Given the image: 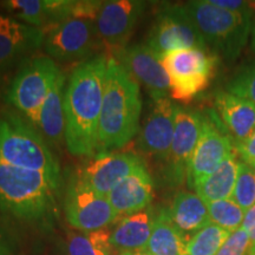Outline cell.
<instances>
[{
	"mask_svg": "<svg viewBox=\"0 0 255 255\" xmlns=\"http://www.w3.org/2000/svg\"><path fill=\"white\" fill-rule=\"evenodd\" d=\"M235 150L232 137L226 135L212 119L203 116L202 131L187 171L188 186L194 189L196 183L212 174Z\"/></svg>",
	"mask_w": 255,
	"mask_h": 255,
	"instance_id": "14",
	"label": "cell"
},
{
	"mask_svg": "<svg viewBox=\"0 0 255 255\" xmlns=\"http://www.w3.org/2000/svg\"><path fill=\"white\" fill-rule=\"evenodd\" d=\"M188 237L171 221L168 209H157L150 239L143 252L149 255H187Z\"/></svg>",
	"mask_w": 255,
	"mask_h": 255,
	"instance_id": "25",
	"label": "cell"
},
{
	"mask_svg": "<svg viewBox=\"0 0 255 255\" xmlns=\"http://www.w3.org/2000/svg\"><path fill=\"white\" fill-rule=\"evenodd\" d=\"M210 221L229 233L241 227L244 221L245 210L232 199L214 201L207 203Z\"/></svg>",
	"mask_w": 255,
	"mask_h": 255,
	"instance_id": "28",
	"label": "cell"
},
{
	"mask_svg": "<svg viewBox=\"0 0 255 255\" xmlns=\"http://www.w3.org/2000/svg\"><path fill=\"white\" fill-rule=\"evenodd\" d=\"M239 163L240 159L235 150L212 174L196 183L194 190L206 203L232 199L238 178Z\"/></svg>",
	"mask_w": 255,
	"mask_h": 255,
	"instance_id": "24",
	"label": "cell"
},
{
	"mask_svg": "<svg viewBox=\"0 0 255 255\" xmlns=\"http://www.w3.org/2000/svg\"><path fill=\"white\" fill-rule=\"evenodd\" d=\"M171 221L186 237L208 226L210 216L207 203L195 193L180 191L168 209Z\"/></svg>",
	"mask_w": 255,
	"mask_h": 255,
	"instance_id": "22",
	"label": "cell"
},
{
	"mask_svg": "<svg viewBox=\"0 0 255 255\" xmlns=\"http://www.w3.org/2000/svg\"><path fill=\"white\" fill-rule=\"evenodd\" d=\"M66 88V77L62 72L52 90L41 107L37 121L40 135L46 143L57 145L65 139V114H64V94Z\"/></svg>",
	"mask_w": 255,
	"mask_h": 255,
	"instance_id": "21",
	"label": "cell"
},
{
	"mask_svg": "<svg viewBox=\"0 0 255 255\" xmlns=\"http://www.w3.org/2000/svg\"><path fill=\"white\" fill-rule=\"evenodd\" d=\"M44 38L43 28L30 25L13 33L0 34V77L27 53L39 49L44 44Z\"/></svg>",
	"mask_w": 255,
	"mask_h": 255,
	"instance_id": "23",
	"label": "cell"
},
{
	"mask_svg": "<svg viewBox=\"0 0 255 255\" xmlns=\"http://www.w3.org/2000/svg\"><path fill=\"white\" fill-rule=\"evenodd\" d=\"M108 56L87 59L72 71L64 94L65 143L73 156H92L98 149Z\"/></svg>",
	"mask_w": 255,
	"mask_h": 255,
	"instance_id": "1",
	"label": "cell"
},
{
	"mask_svg": "<svg viewBox=\"0 0 255 255\" xmlns=\"http://www.w3.org/2000/svg\"><path fill=\"white\" fill-rule=\"evenodd\" d=\"M62 70L50 57L30 58L19 68L6 90L5 100L32 126H37L44 102Z\"/></svg>",
	"mask_w": 255,
	"mask_h": 255,
	"instance_id": "6",
	"label": "cell"
},
{
	"mask_svg": "<svg viewBox=\"0 0 255 255\" xmlns=\"http://www.w3.org/2000/svg\"><path fill=\"white\" fill-rule=\"evenodd\" d=\"M114 57L137 83L144 85L152 100L170 96V79L161 57L146 44L127 46L115 53Z\"/></svg>",
	"mask_w": 255,
	"mask_h": 255,
	"instance_id": "13",
	"label": "cell"
},
{
	"mask_svg": "<svg viewBox=\"0 0 255 255\" xmlns=\"http://www.w3.org/2000/svg\"><path fill=\"white\" fill-rule=\"evenodd\" d=\"M60 183L41 171L0 163V210L24 222H45Z\"/></svg>",
	"mask_w": 255,
	"mask_h": 255,
	"instance_id": "3",
	"label": "cell"
},
{
	"mask_svg": "<svg viewBox=\"0 0 255 255\" xmlns=\"http://www.w3.org/2000/svg\"><path fill=\"white\" fill-rule=\"evenodd\" d=\"M235 148H237V154L240 156L241 161L255 169V129L252 135L248 137L247 141L241 143L240 145H237Z\"/></svg>",
	"mask_w": 255,
	"mask_h": 255,
	"instance_id": "32",
	"label": "cell"
},
{
	"mask_svg": "<svg viewBox=\"0 0 255 255\" xmlns=\"http://www.w3.org/2000/svg\"><path fill=\"white\" fill-rule=\"evenodd\" d=\"M226 91L255 104V60L242 66L235 73L228 83Z\"/></svg>",
	"mask_w": 255,
	"mask_h": 255,
	"instance_id": "30",
	"label": "cell"
},
{
	"mask_svg": "<svg viewBox=\"0 0 255 255\" xmlns=\"http://www.w3.org/2000/svg\"><path fill=\"white\" fill-rule=\"evenodd\" d=\"M157 214V209L148 208L127 215L116 223L110 232L111 245L121 252H143L149 239Z\"/></svg>",
	"mask_w": 255,
	"mask_h": 255,
	"instance_id": "20",
	"label": "cell"
},
{
	"mask_svg": "<svg viewBox=\"0 0 255 255\" xmlns=\"http://www.w3.org/2000/svg\"><path fill=\"white\" fill-rule=\"evenodd\" d=\"M176 105L169 98L152 100V107L139 128L137 144L146 155L167 161L175 129Z\"/></svg>",
	"mask_w": 255,
	"mask_h": 255,
	"instance_id": "16",
	"label": "cell"
},
{
	"mask_svg": "<svg viewBox=\"0 0 255 255\" xmlns=\"http://www.w3.org/2000/svg\"><path fill=\"white\" fill-rule=\"evenodd\" d=\"M183 6L207 47H212L228 62L240 56L250 39L253 11H227L212 5L208 0L189 1Z\"/></svg>",
	"mask_w": 255,
	"mask_h": 255,
	"instance_id": "5",
	"label": "cell"
},
{
	"mask_svg": "<svg viewBox=\"0 0 255 255\" xmlns=\"http://www.w3.org/2000/svg\"><path fill=\"white\" fill-rule=\"evenodd\" d=\"M144 8L145 2L137 0H111L103 2L96 17L101 43L114 51V53L127 47L128 40L131 37Z\"/></svg>",
	"mask_w": 255,
	"mask_h": 255,
	"instance_id": "11",
	"label": "cell"
},
{
	"mask_svg": "<svg viewBox=\"0 0 255 255\" xmlns=\"http://www.w3.org/2000/svg\"><path fill=\"white\" fill-rule=\"evenodd\" d=\"M141 111L138 83L114 56L108 57L97 150L115 151L127 145L139 131Z\"/></svg>",
	"mask_w": 255,
	"mask_h": 255,
	"instance_id": "2",
	"label": "cell"
},
{
	"mask_svg": "<svg viewBox=\"0 0 255 255\" xmlns=\"http://www.w3.org/2000/svg\"><path fill=\"white\" fill-rule=\"evenodd\" d=\"M0 4L20 23L43 30L76 17L78 7L75 0H7Z\"/></svg>",
	"mask_w": 255,
	"mask_h": 255,
	"instance_id": "17",
	"label": "cell"
},
{
	"mask_svg": "<svg viewBox=\"0 0 255 255\" xmlns=\"http://www.w3.org/2000/svg\"><path fill=\"white\" fill-rule=\"evenodd\" d=\"M116 255H149L144 253V252H121L120 254Z\"/></svg>",
	"mask_w": 255,
	"mask_h": 255,
	"instance_id": "38",
	"label": "cell"
},
{
	"mask_svg": "<svg viewBox=\"0 0 255 255\" xmlns=\"http://www.w3.org/2000/svg\"><path fill=\"white\" fill-rule=\"evenodd\" d=\"M232 200L246 212L255 205V169L240 161Z\"/></svg>",
	"mask_w": 255,
	"mask_h": 255,
	"instance_id": "29",
	"label": "cell"
},
{
	"mask_svg": "<svg viewBox=\"0 0 255 255\" xmlns=\"http://www.w3.org/2000/svg\"><path fill=\"white\" fill-rule=\"evenodd\" d=\"M44 31L43 45L47 55L50 58L63 62L85 58L101 43L96 18L92 17L76 15Z\"/></svg>",
	"mask_w": 255,
	"mask_h": 255,
	"instance_id": "9",
	"label": "cell"
},
{
	"mask_svg": "<svg viewBox=\"0 0 255 255\" xmlns=\"http://www.w3.org/2000/svg\"><path fill=\"white\" fill-rule=\"evenodd\" d=\"M215 108L232 133L235 146L247 141L255 129V104L227 91H219L215 95Z\"/></svg>",
	"mask_w": 255,
	"mask_h": 255,
	"instance_id": "19",
	"label": "cell"
},
{
	"mask_svg": "<svg viewBox=\"0 0 255 255\" xmlns=\"http://www.w3.org/2000/svg\"><path fill=\"white\" fill-rule=\"evenodd\" d=\"M251 47L252 50L255 52V18H253V21H252V30H251Z\"/></svg>",
	"mask_w": 255,
	"mask_h": 255,
	"instance_id": "37",
	"label": "cell"
},
{
	"mask_svg": "<svg viewBox=\"0 0 255 255\" xmlns=\"http://www.w3.org/2000/svg\"><path fill=\"white\" fill-rule=\"evenodd\" d=\"M107 228L95 232L70 233L65 240L66 255H116Z\"/></svg>",
	"mask_w": 255,
	"mask_h": 255,
	"instance_id": "26",
	"label": "cell"
},
{
	"mask_svg": "<svg viewBox=\"0 0 255 255\" xmlns=\"http://www.w3.org/2000/svg\"><path fill=\"white\" fill-rule=\"evenodd\" d=\"M203 116L197 111L176 105L175 129L170 152L167 162V175L174 183H181L187 178L191 156L202 131Z\"/></svg>",
	"mask_w": 255,
	"mask_h": 255,
	"instance_id": "12",
	"label": "cell"
},
{
	"mask_svg": "<svg viewBox=\"0 0 255 255\" xmlns=\"http://www.w3.org/2000/svg\"><path fill=\"white\" fill-rule=\"evenodd\" d=\"M152 197L154 181L142 163L110 191L108 200L117 216H127L148 208Z\"/></svg>",
	"mask_w": 255,
	"mask_h": 255,
	"instance_id": "18",
	"label": "cell"
},
{
	"mask_svg": "<svg viewBox=\"0 0 255 255\" xmlns=\"http://www.w3.org/2000/svg\"><path fill=\"white\" fill-rule=\"evenodd\" d=\"M64 213L68 222L81 232L107 228L119 219L108 197L91 189L78 173L71 175L64 196Z\"/></svg>",
	"mask_w": 255,
	"mask_h": 255,
	"instance_id": "8",
	"label": "cell"
},
{
	"mask_svg": "<svg viewBox=\"0 0 255 255\" xmlns=\"http://www.w3.org/2000/svg\"><path fill=\"white\" fill-rule=\"evenodd\" d=\"M241 227L245 229V232L250 237L252 251H253L255 248V205L245 212L244 221H242Z\"/></svg>",
	"mask_w": 255,
	"mask_h": 255,
	"instance_id": "36",
	"label": "cell"
},
{
	"mask_svg": "<svg viewBox=\"0 0 255 255\" xmlns=\"http://www.w3.org/2000/svg\"><path fill=\"white\" fill-rule=\"evenodd\" d=\"M231 233L214 223H209L193 237L187 244V255H216Z\"/></svg>",
	"mask_w": 255,
	"mask_h": 255,
	"instance_id": "27",
	"label": "cell"
},
{
	"mask_svg": "<svg viewBox=\"0 0 255 255\" xmlns=\"http://www.w3.org/2000/svg\"><path fill=\"white\" fill-rule=\"evenodd\" d=\"M18 242L7 229L0 227V255H17Z\"/></svg>",
	"mask_w": 255,
	"mask_h": 255,
	"instance_id": "33",
	"label": "cell"
},
{
	"mask_svg": "<svg viewBox=\"0 0 255 255\" xmlns=\"http://www.w3.org/2000/svg\"><path fill=\"white\" fill-rule=\"evenodd\" d=\"M212 5L218 6L223 9L232 12H251L252 8L250 2L241 0H208Z\"/></svg>",
	"mask_w": 255,
	"mask_h": 255,
	"instance_id": "34",
	"label": "cell"
},
{
	"mask_svg": "<svg viewBox=\"0 0 255 255\" xmlns=\"http://www.w3.org/2000/svg\"><path fill=\"white\" fill-rule=\"evenodd\" d=\"M0 163L45 173L62 182L58 159L33 126L13 111L0 109Z\"/></svg>",
	"mask_w": 255,
	"mask_h": 255,
	"instance_id": "4",
	"label": "cell"
},
{
	"mask_svg": "<svg viewBox=\"0 0 255 255\" xmlns=\"http://www.w3.org/2000/svg\"><path fill=\"white\" fill-rule=\"evenodd\" d=\"M161 59L170 79L173 100L187 103L208 88L215 58L206 50H178L167 53Z\"/></svg>",
	"mask_w": 255,
	"mask_h": 255,
	"instance_id": "7",
	"label": "cell"
},
{
	"mask_svg": "<svg viewBox=\"0 0 255 255\" xmlns=\"http://www.w3.org/2000/svg\"><path fill=\"white\" fill-rule=\"evenodd\" d=\"M252 244L245 229L240 227L231 233L216 255H251Z\"/></svg>",
	"mask_w": 255,
	"mask_h": 255,
	"instance_id": "31",
	"label": "cell"
},
{
	"mask_svg": "<svg viewBox=\"0 0 255 255\" xmlns=\"http://www.w3.org/2000/svg\"><path fill=\"white\" fill-rule=\"evenodd\" d=\"M143 159L133 152L103 151L91 159L78 175L91 189L102 196L109 193L141 165Z\"/></svg>",
	"mask_w": 255,
	"mask_h": 255,
	"instance_id": "15",
	"label": "cell"
},
{
	"mask_svg": "<svg viewBox=\"0 0 255 255\" xmlns=\"http://www.w3.org/2000/svg\"><path fill=\"white\" fill-rule=\"evenodd\" d=\"M25 26H26V24L20 23L12 15L0 13V34L13 33V32L23 30Z\"/></svg>",
	"mask_w": 255,
	"mask_h": 255,
	"instance_id": "35",
	"label": "cell"
},
{
	"mask_svg": "<svg viewBox=\"0 0 255 255\" xmlns=\"http://www.w3.org/2000/svg\"><path fill=\"white\" fill-rule=\"evenodd\" d=\"M146 45L162 58L178 50L201 49L207 45L183 5L167 6L159 12L149 32Z\"/></svg>",
	"mask_w": 255,
	"mask_h": 255,
	"instance_id": "10",
	"label": "cell"
},
{
	"mask_svg": "<svg viewBox=\"0 0 255 255\" xmlns=\"http://www.w3.org/2000/svg\"><path fill=\"white\" fill-rule=\"evenodd\" d=\"M251 255H255V248H254L253 251H252V254Z\"/></svg>",
	"mask_w": 255,
	"mask_h": 255,
	"instance_id": "39",
	"label": "cell"
}]
</instances>
